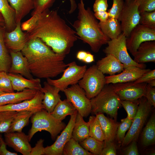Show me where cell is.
<instances>
[{"label":"cell","instance_id":"obj_33","mask_svg":"<svg viewBox=\"0 0 155 155\" xmlns=\"http://www.w3.org/2000/svg\"><path fill=\"white\" fill-rule=\"evenodd\" d=\"M155 142V116L153 115L147 122L142 133V143L144 146L154 144Z\"/></svg>","mask_w":155,"mask_h":155},{"label":"cell","instance_id":"obj_40","mask_svg":"<svg viewBox=\"0 0 155 155\" xmlns=\"http://www.w3.org/2000/svg\"><path fill=\"white\" fill-rule=\"evenodd\" d=\"M132 120L129 119L127 117L121 120V123L119 125L116 135L119 143H121L123 142L126 132L131 126Z\"/></svg>","mask_w":155,"mask_h":155},{"label":"cell","instance_id":"obj_48","mask_svg":"<svg viewBox=\"0 0 155 155\" xmlns=\"http://www.w3.org/2000/svg\"><path fill=\"white\" fill-rule=\"evenodd\" d=\"M108 7V0H95L93 5V10L94 12L106 11Z\"/></svg>","mask_w":155,"mask_h":155},{"label":"cell","instance_id":"obj_5","mask_svg":"<svg viewBox=\"0 0 155 155\" xmlns=\"http://www.w3.org/2000/svg\"><path fill=\"white\" fill-rule=\"evenodd\" d=\"M31 117L32 125L28 135L30 141L36 133L42 130L48 132L54 140L65 127L62 121L54 118L45 109L34 113Z\"/></svg>","mask_w":155,"mask_h":155},{"label":"cell","instance_id":"obj_29","mask_svg":"<svg viewBox=\"0 0 155 155\" xmlns=\"http://www.w3.org/2000/svg\"><path fill=\"white\" fill-rule=\"evenodd\" d=\"M0 12L5 20V29L8 32L13 30L16 25L15 20V11L8 0H0Z\"/></svg>","mask_w":155,"mask_h":155},{"label":"cell","instance_id":"obj_38","mask_svg":"<svg viewBox=\"0 0 155 155\" xmlns=\"http://www.w3.org/2000/svg\"><path fill=\"white\" fill-rule=\"evenodd\" d=\"M70 8L69 11L70 14L73 13L77 7L75 0H69ZM55 0H38L37 6L32 13H36L42 12L49 8Z\"/></svg>","mask_w":155,"mask_h":155},{"label":"cell","instance_id":"obj_37","mask_svg":"<svg viewBox=\"0 0 155 155\" xmlns=\"http://www.w3.org/2000/svg\"><path fill=\"white\" fill-rule=\"evenodd\" d=\"M17 111H0V133H7Z\"/></svg>","mask_w":155,"mask_h":155},{"label":"cell","instance_id":"obj_36","mask_svg":"<svg viewBox=\"0 0 155 155\" xmlns=\"http://www.w3.org/2000/svg\"><path fill=\"white\" fill-rule=\"evenodd\" d=\"M89 136L100 141H104V135L100 123L96 117L90 116L89 119Z\"/></svg>","mask_w":155,"mask_h":155},{"label":"cell","instance_id":"obj_26","mask_svg":"<svg viewBox=\"0 0 155 155\" xmlns=\"http://www.w3.org/2000/svg\"><path fill=\"white\" fill-rule=\"evenodd\" d=\"M38 90L25 89L23 91L12 93H5L0 95V106L14 104L31 99L35 95Z\"/></svg>","mask_w":155,"mask_h":155},{"label":"cell","instance_id":"obj_58","mask_svg":"<svg viewBox=\"0 0 155 155\" xmlns=\"http://www.w3.org/2000/svg\"><path fill=\"white\" fill-rule=\"evenodd\" d=\"M125 2H129L133 0H124Z\"/></svg>","mask_w":155,"mask_h":155},{"label":"cell","instance_id":"obj_32","mask_svg":"<svg viewBox=\"0 0 155 155\" xmlns=\"http://www.w3.org/2000/svg\"><path fill=\"white\" fill-rule=\"evenodd\" d=\"M34 113L27 111L17 112L12 121L8 132H22V129L28 124L30 118Z\"/></svg>","mask_w":155,"mask_h":155},{"label":"cell","instance_id":"obj_53","mask_svg":"<svg viewBox=\"0 0 155 155\" xmlns=\"http://www.w3.org/2000/svg\"><path fill=\"white\" fill-rule=\"evenodd\" d=\"M88 51H78L76 54L77 59L79 61L83 62L87 54Z\"/></svg>","mask_w":155,"mask_h":155},{"label":"cell","instance_id":"obj_6","mask_svg":"<svg viewBox=\"0 0 155 155\" xmlns=\"http://www.w3.org/2000/svg\"><path fill=\"white\" fill-rule=\"evenodd\" d=\"M78 84L90 100L96 96L106 84L105 76L96 65H93L87 69Z\"/></svg>","mask_w":155,"mask_h":155},{"label":"cell","instance_id":"obj_50","mask_svg":"<svg viewBox=\"0 0 155 155\" xmlns=\"http://www.w3.org/2000/svg\"><path fill=\"white\" fill-rule=\"evenodd\" d=\"M116 149L113 142L105 145L101 154V155H116Z\"/></svg>","mask_w":155,"mask_h":155},{"label":"cell","instance_id":"obj_21","mask_svg":"<svg viewBox=\"0 0 155 155\" xmlns=\"http://www.w3.org/2000/svg\"><path fill=\"white\" fill-rule=\"evenodd\" d=\"M96 65L99 70L104 74L112 75L120 73L124 69V65L115 57L111 54L97 61Z\"/></svg>","mask_w":155,"mask_h":155},{"label":"cell","instance_id":"obj_49","mask_svg":"<svg viewBox=\"0 0 155 155\" xmlns=\"http://www.w3.org/2000/svg\"><path fill=\"white\" fill-rule=\"evenodd\" d=\"M131 144L123 151L125 155H138L139 153L137 146L136 140L132 141Z\"/></svg>","mask_w":155,"mask_h":155},{"label":"cell","instance_id":"obj_1","mask_svg":"<svg viewBox=\"0 0 155 155\" xmlns=\"http://www.w3.org/2000/svg\"><path fill=\"white\" fill-rule=\"evenodd\" d=\"M32 16L21 24L28 40L39 38L55 53L65 56L69 54L78 37L57 10L48 8Z\"/></svg>","mask_w":155,"mask_h":155},{"label":"cell","instance_id":"obj_3","mask_svg":"<svg viewBox=\"0 0 155 155\" xmlns=\"http://www.w3.org/2000/svg\"><path fill=\"white\" fill-rule=\"evenodd\" d=\"M77 7V19L73 26L80 38L88 44L93 52L98 53L102 46L107 44L110 39L102 31L90 8H85L83 0H80Z\"/></svg>","mask_w":155,"mask_h":155},{"label":"cell","instance_id":"obj_4","mask_svg":"<svg viewBox=\"0 0 155 155\" xmlns=\"http://www.w3.org/2000/svg\"><path fill=\"white\" fill-rule=\"evenodd\" d=\"M130 82L106 84L100 92L90 100L91 112L105 113L116 121L118 110L121 104L117 91L129 85Z\"/></svg>","mask_w":155,"mask_h":155},{"label":"cell","instance_id":"obj_59","mask_svg":"<svg viewBox=\"0 0 155 155\" xmlns=\"http://www.w3.org/2000/svg\"><path fill=\"white\" fill-rule=\"evenodd\" d=\"M0 137H1V135H0V143H1V141H0Z\"/></svg>","mask_w":155,"mask_h":155},{"label":"cell","instance_id":"obj_20","mask_svg":"<svg viewBox=\"0 0 155 155\" xmlns=\"http://www.w3.org/2000/svg\"><path fill=\"white\" fill-rule=\"evenodd\" d=\"M8 74L14 91L20 92L25 89L41 90L42 88L40 78L29 79L19 74L8 73Z\"/></svg>","mask_w":155,"mask_h":155},{"label":"cell","instance_id":"obj_14","mask_svg":"<svg viewBox=\"0 0 155 155\" xmlns=\"http://www.w3.org/2000/svg\"><path fill=\"white\" fill-rule=\"evenodd\" d=\"M43 96V93L40 90H38L35 96L31 99L25 100L18 103L0 106V111H27L35 113L44 109L42 103Z\"/></svg>","mask_w":155,"mask_h":155},{"label":"cell","instance_id":"obj_42","mask_svg":"<svg viewBox=\"0 0 155 155\" xmlns=\"http://www.w3.org/2000/svg\"><path fill=\"white\" fill-rule=\"evenodd\" d=\"M0 90L5 93L14 92L8 73L4 71L0 72Z\"/></svg>","mask_w":155,"mask_h":155},{"label":"cell","instance_id":"obj_57","mask_svg":"<svg viewBox=\"0 0 155 155\" xmlns=\"http://www.w3.org/2000/svg\"><path fill=\"white\" fill-rule=\"evenodd\" d=\"M5 93L0 90V95Z\"/></svg>","mask_w":155,"mask_h":155},{"label":"cell","instance_id":"obj_16","mask_svg":"<svg viewBox=\"0 0 155 155\" xmlns=\"http://www.w3.org/2000/svg\"><path fill=\"white\" fill-rule=\"evenodd\" d=\"M5 141L8 146L23 155H30L31 146L28 136L22 132L5 133Z\"/></svg>","mask_w":155,"mask_h":155},{"label":"cell","instance_id":"obj_31","mask_svg":"<svg viewBox=\"0 0 155 155\" xmlns=\"http://www.w3.org/2000/svg\"><path fill=\"white\" fill-rule=\"evenodd\" d=\"M77 110L67 99L60 100L50 114L54 118L62 121L67 115L73 114Z\"/></svg>","mask_w":155,"mask_h":155},{"label":"cell","instance_id":"obj_15","mask_svg":"<svg viewBox=\"0 0 155 155\" xmlns=\"http://www.w3.org/2000/svg\"><path fill=\"white\" fill-rule=\"evenodd\" d=\"M4 40L6 46L10 51H20L23 49L28 40L26 32L21 28V22L16 24L14 29L10 31H5Z\"/></svg>","mask_w":155,"mask_h":155},{"label":"cell","instance_id":"obj_12","mask_svg":"<svg viewBox=\"0 0 155 155\" xmlns=\"http://www.w3.org/2000/svg\"><path fill=\"white\" fill-rule=\"evenodd\" d=\"M152 41H155V30L139 24L126 38V43L127 50L133 56L142 43Z\"/></svg>","mask_w":155,"mask_h":155},{"label":"cell","instance_id":"obj_13","mask_svg":"<svg viewBox=\"0 0 155 155\" xmlns=\"http://www.w3.org/2000/svg\"><path fill=\"white\" fill-rule=\"evenodd\" d=\"M78 111L76 110L70 115L67 125L58 137L55 142L50 146L44 148L45 155H61L64 147L67 142L72 138V132Z\"/></svg>","mask_w":155,"mask_h":155},{"label":"cell","instance_id":"obj_10","mask_svg":"<svg viewBox=\"0 0 155 155\" xmlns=\"http://www.w3.org/2000/svg\"><path fill=\"white\" fill-rule=\"evenodd\" d=\"M63 92L66 99L83 117H87L91 113L90 100L87 97L84 90L78 84L68 87Z\"/></svg>","mask_w":155,"mask_h":155},{"label":"cell","instance_id":"obj_55","mask_svg":"<svg viewBox=\"0 0 155 155\" xmlns=\"http://www.w3.org/2000/svg\"><path fill=\"white\" fill-rule=\"evenodd\" d=\"M0 26L5 27V24L4 18L0 12Z\"/></svg>","mask_w":155,"mask_h":155},{"label":"cell","instance_id":"obj_8","mask_svg":"<svg viewBox=\"0 0 155 155\" xmlns=\"http://www.w3.org/2000/svg\"><path fill=\"white\" fill-rule=\"evenodd\" d=\"M67 67L63 71V75L60 78L56 80L50 78L46 79L49 84L62 92L69 86L78 84L87 69L86 65H78L75 61L67 64Z\"/></svg>","mask_w":155,"mask_h":155},{"label":"cell","instance_id":"obj_44","mask_svg":"<svg viewBox=\"0 0 155 155\" xmlns=\"http://www.w3.org/2000/svg\"><path fill=\"white\" fill-rule=\"evenodd\" d=\"M140 13L155 11V0H134Z\"/></svg>","mask_w":155,"mask_h":155},{"label":"cell","instance_id":"obj_23","mask_svg":"<svg viewBox=\"0 0 155 155\" xmlns=\"http://www.w3.org/2000/svg\"><path fill=\"white\" fill-rule=\"evenodd\" d=\"M95 114L103 131L104 145L113 142L119 124L115 120L106 117L103 113H98Z\"/></svg>","mask_w":155,"mask_h":155},{"label":"cell","instance_id":"obj_34","mask_svg":"<svg viewBox=\"0 0 155 155\" xmlns=\"http://www.w3.org/2000/svg\"><path fill=\"white\" fill-rule=\"evenodd\" d=\"M85 150L93 155H101L102 151L104 146V141H100L89 136L79 143Z\"/></svg>","mask_w":155,"mask_h":155},{"label":"cell","instance_id":"obj_47","mask_svg":"<svg viewBox=\"0 0 155 155\" xmlns=\"http://www.w3.org/2000/svg\"><path fill=\"white\" fill-rule=\"evenodd\" d=\"M44 140L40 139L38 140L35 146L32 148L30 155H44V148L43 146Z\"/></svg>","mask_w":155,"mask_h":155},{"label":"cell","instance_id":"obj_51","mask_svg":"<svg viewBox=\"0 0 155 155\" xmlns=\"http://www.w3.org/2000/svg\"><path fill=\"white\" fill-rule=\"evenodd\" d=\"M0 144V155H17L16 153L12 152L9 151L7 149V145L1 136Z\"/></svg>","mask_w":155,"mask_h":155},{"label":"cell","instance_id":"obj_9","mask_svg":"<svg viewBox=\"0 0 155 155\" xmlns=\"http://www.w3.org/2000/svg\"><path fill=\"white\" fill-rule=\"evenodd\" d=\"M126 37L122 33L117 38L109 40L108 46L103 50L106 54H111L115 57L125 66H135L145 68L146 65L135 62L129 55L126 46Z\"/></svg>","mask_w":155,"mask_h":155},{"label":"cell","instance_id":"obj_43","mask_svg":"<svg viewBox=\"0 0 155 155\" xmlns=\"http://www.w3.org/2000/svg\"><path fill=\"white\" fill-rule=\"evenodd\" d=\"M125 4L124 0H113L112 6L107 11L109 18L118 19L123 9Z\"/></svg>","mask_w":155,"mask_h":155},{"label":"cell","instance_id":"obj_56","mask_svg":"<svg viewBox=\"0 0 155 155\" xmlns=\"http://www.w3.org/2000/svg\"><path fill=\"white\" fill-rule=\"evenodd\" d=\"M147 84L150 87H154L155 86V79L150 80L147 83Z\"/></svg>","mask_w":155,"mask_h":155},{"label":"cell","instance_id":"obj_41","mask_svg":"<svg viewBox=\"0 0 155 155\" xmlns=\"http://www.w3.org/2000/svg\"><path fill=\"white\" fill-rule=\"evenodd\" d=\"M120 103L127 112V117L130 119H133L137 111L138 100L134 101L121 100Z\"/></svg>","mask_w":155,"mask_h":155},{"label":"cell","instance_id":"obj_46","mask_svg":"<svg viewBox=\"0 0 155 155\" xmlns=\"http://www.w3.org/2000/svg\"><path fill=\"white\" fill-rule=\"evenodd\" d=\"M152 106H155V88L151 87L147 84L146 87V91L144 96Z\"/></svg>","mask_w":155,"mask_h":155},{"label":"cell","instance_id":"obj_19","mask_svg":"<svg viewBox=\"0 0 155 155\" xmlns=\"http://www.w3.org/2000/svg\"><path fill=\"white\" fill-rule=\"evenodd\" d=\"M43 85L40 90L44 94L42 104L44 109L51 113L61 100L59 93L60 91L57 88L49 84L47 81L44 82Z\"/></svg>","mask_w":155,"mask_h":155},{"label":"cell","instance_id":"obj_54","mask_svg":"<svg viewBox=\"0 0 155 155\" xmlns=\"http://www.w3.org/2000/svg\"><path fill=\"white\" fill-rule=\"evenodd\" d=\"M95 61L94 56L90 53L88 51L86 57L83 62L86 63H90Z\"/></svg>","mask_w":155,"mask_h":155},{"label":"cell","instance_id":"obj_24","mask_svg":"<svg viewBox=\"0 0 155 155\" xmlns=\"http://www.w3.org/2000/svg\"><path fill=\"white\" fill-rule=\"evenodd\" d=\"M133 60L139 64L155 62V41L142 43L133 56Z\"/></svg>","mask_w":155,"mask_h":155},{"label":"cell","instance_id":"obj_30","mask_svg":"<svg viewBox=\"0 0 155 155\" xmlns=\"http://www.w3.org/2000/svg\"><path fill=\"white\" fill-rule=\"evenodd\" d=\"M5 30V27L0 26V72L8 73L11 65V59L4 40Z\"/></svg>","mask_w":155,"mask_h":155},{"label":"cell","instance_id":"obj_11","mask_svg":"<svg viewBox=\"0 0 155 155\" xmlns=\"http://www.w3.org/2000/svg\"><path fill=\"white\" fill-rule=\"evenodd\" d=\"M140 13L134 0L125 2L124 7L118 18L122 33L128 37L132 30L139 24Z\"/></svg>","mask_w":155,"mask_h":155},{"label":"cell","instance_id":"obj_2","mask_svg":"<svg viewBox=\"0 0 155 155\" xmlns=\"http://www.w3.org/2000/svg\"><path fill=\"white\" fill-rule=\"evenodd\" d=\"M21 52L32 75L40 79L56 77L67 67L66 56L55 53L38 38L29 40Z\"/></svg>","mask_w":155,"mask_h":155},{"label":"cell","instance_id":"obj_25","mask_svg":"<svg viewBox=\"0 0 155 155\" xmlns=\"http://www.w3.org/2000/svg\"><path fill=\"white\" fill-rule=\"evenodd\" d=\"M15 11L16 23L21 22L22 19L36 7L38 0H8Z\"/></svg>","mask_w":155,"mask_h":155},{"label":"cell","instance_id":"obj_7","mask_svg":"<svg viewBox=\"0 0 155 155\" xmlns=\"http://www.w3.org/2000/svg\"><path fill=\"white\" fill-rule=\"evenodd\" d=\"M138 101L137 113L122 143L123 146H127L133 140L136 141L150 111L152 106L145 97L139 99Z\"/></svg>","mask_w":155,"mask_h":155},{"label":"cell","instance_id":"obj_45","mask_svg":"<svg viewBox=\"0 0 155 155\" xmlns=\"http://www.w3.org/2000/svg\"><path fill=\"white\" fill-rule=\"evenodd\" d=\"M155 79V69L150 70L144 73L140 78L133 82L134 84L147 83L150 80Z\"/></svg>","mask_w":155,"mask_h":155},{"label":"cell","instance_id":"obj_22","mask_svg":"<svg viewBox=\"0 0 155 155\" xmlns=\"http://www.w3.org/2000/svg\"><path fill=\"white\" fill-rule=\"evenodd\" d=\"M147 83L134 84L132 82L129 85L118 90L117 93L121 100L134 101L144 96Z\"/></svg>","mask_w":155,"mask_h":155},{"label":"cell","instance_id":"obj_39","mask_svg":"<svg viewBox=\"0 0 155 155\" xmlns=\"http://www.w3.org/2000/svg\"><path fill=\"white\" fill-rule=\"evenodd\" d=\"M139 24L148 28L155 30V11L140 13Z\"/></svg>","mask_w":155,"mask_h":155},{"label":"cell","instance_id":"obj_28","mask_svg":"<svg viewBox=\"0 0 155 155\" xmlns=\"http://www.w3.org/2000/svg\"><path fill=\"white\" fill-rule=\"evenodd\" d=\"M89 136L88 122L85 121L83 117L78 112L73 129L72 137L80 143Z\"/></svg>","mask_w":155,"mask_h":155},{"label":"cell","instance_id":"obj_17","mask_svg":"<svg viewBox=\"0 0 155 155\" xmlns=\"http://www.w3.org/2000/svg\"><path fill=\"white\" fill-rule=\"evenodd\" d=\"M150 70V69L142 68L135 66H128L119 74L105 76V84L133 82Z\"/></svg>","mask_w":155,"mask_h":155},{"label":"cell","instance_id":"obj_52","mask_svg":"<svg viewBox=\"0 0 155 155\" xmlns=\"http://www.w3.org/2000/svg\"><path fill=\"white\" fill-rule=\"evenodd\" d=\"M94 16L96 19L99 20L100 22H104L109 18L108 14L107 11H98L94 13Z\"/></svg>","mask_w":155,"mask_h":155},{"label":"cell","instance_id":"obj_35","mask_svg":"<svg viewBox=\"0 0 155 155\" xmlns=\"http://www.w3.org/2000/svg\"><path fill=\"white\" fill-rule=\"evenodd\" d=\"M64 155H93L84 149L79 143L71 138L65 144L63 150Z\"/></svg>","mask_w":155,"mask_h":155},{"label":"cell","instance_id":"obj_18","mask_svg":"<svg viewBox=\"0 0 155 155\" xmlns=\"http://www.w3.org/2000/svg\"><path fill=\"white\" fill-rule=\"evenodd\" d=\"M10 54L11 65L8 73L19 74L29 79L34 78L29 69L27 59L21 51H10Z\"/></svg>","mask_w":155,"mask_h":155},{"label":"cell","instance_id":"obj_27","mask_svg":"<svg viewBox=\"0 0 155 155\" xmlns=\"http://www.w3.org/2000/svg\"><path fill=\"white\" fill-rule=\"evenodd\" d=\"M99 24L102 32L110 40L117 38L122 33L118 19L109 18L104 22H99Z\"/></svg>","mask_w":155,"mask_h":155}]
</instances>
